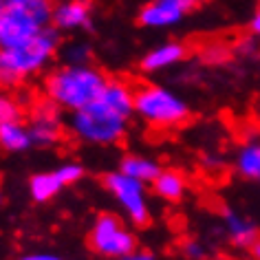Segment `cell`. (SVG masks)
<instances>
[{
    "mask_svg": "<svg viewBox=\"0 0 260 260\" xmlns=\"http://www.w3.org/2000/svg\"><path fill=\"white\" fill-rule=\"evenodd\" d=\"M106 84L108 80L104 73L90 64H64L53 73H49L44 90L49 100L55 102L60 108L75 113L80 108L90 106L102 95Z\"/></svg>",
    "mask_w": 260,
    "mask_h": 260,
    "instance_id": "1",
    "label": "cell"
},
{
    "mask_svg": "<svg viewBox=\"0 0 260 260\" xmlns=\"http://www.w3.org/2000/svg\"><path fill=\"white\" fill-rule=\"evenodd\" d=\"M60 47V29L44 27L34 40L22 47L0 49V88H11L31 77L53 60Z\"/></svg>",
    "mask_w": 260,
    "mask_h": 260,
    "instance_id": "2",
    "label": "cell"
},
{
    "mask_svg": "<svg viewBox=\"0 0 260 260\" xmlns=\"http://www.w3.org/2000/svg\"><path fill=\"white\" fill-rule=\"evenodd\" d=\"M53 20L49 0H11L0 9V49L22 47Z\"/></svg>",
    "mask_w": 260,
    "mask_h": 260,
    "instance_id": "3",
    "label": "cell"
},
{
    "mask_svg": "<svg viewBox=\"0 0 260 260\" xmlns=\"http://www.w3.org/2000/svg\"><path fill=\"white\" fill-rule=\"evenodd\" d=\"M69 128L84 144L110 146V144H117L126 135L128 117L115 113L104 102L95 100L90 106L80 108L71 115Z\"/></svg>",
    "mask_w": 260,
    "mask_h": 260,
    "instance_id": "4",
    "label": "cell"
},
{
    "mask_svg": "<svg viewBox=\"0 0 260 260\" xmlns=\"http://www.w3.org/2000/svg\"><path fill=\"white\" fill-rule=\"evenodd\" d=\"M135 113L148 126L174 128L187 119L190 108L183 97L172 93L170 88L157 86V84H144L135 90Z\"/></svg>",
    "mask_w": 260,
    "mask_h": 260,
    "instance_id": "5",
    "label": "cell"
},
{
    "mask_svg": "<svg viewBox=\"0 0 260 260\" xmlns=\"http://www.w3.org/2000/svg\"><path fill=\"white\" fill-rule=\"evenodd\" d=\"M88 243H90V249L97 256L108 258V260H121L130 251L137 249L135 234L115 214H100L95 218Z\"/></svg>",
    "mask_w": 260,
    "mask_h": 260,
    "instance_id": "6",
    "label": "cell"
},
{
    "mask_svg": "<svg viewBox=\"0 0 260 260\" xmlns=\"http://www.w3.org/2000/svg\"><path fill=\"white\" fill-rule=\"evenodd\" d=\"M104 185L113 194V199L119 203L123 214L133 220L135 225L144 227L150 223V205H148L146 183L139 179H133L121 170L110 172L104 177Z\"/></svg>",
    "mask_w": 260,
    "mask_h": 260,
    "instance_id": "7",
    "label": "cell"
},
{
    "mask_svg": "<svg viewBox=\"0 0 260 260\" xmlns=\"http://www.w3.org/2000/svg\"><path fill=\"white\" fill-rule=\"evenodd\" d=\"M60 106L55 102H38L34 110H31V119H29V133L34 146L49 148L60 141L62 135V113Z\"/></svg>",
    "mask_w": 260,
    "mask_h": 260,
    "instance_id": "8",
    "label": "cell"
},
{
    "mask_svg": "<svg viewBox=\"0 0 260 260\" xmlns=\"http://www.w3.org/2000/svg\"><path fill=\"white\" fill-rule=\"evenodd\" d=\"M199 5V0H152L139 14V22L150 29L172 27L183 20L185 14Z\"/></svg>",
    "mask_w": 260,
    "mask_h": 260,
    "instance_id": "9",
    "label": "cell"
},
{
    "mask_svg": "<svg viewBox=\"0 0 260 260\" xmlns=\"http://www.w3.org/2000/svg\"><path fill=\"white\" fill-rule=\"evenodd\" d=\"M55 29L60 31H77L90 24V7L84 0H71L62 3L60 7L53 9V20Z\"/></svg>",
    "mask_w": 260,
    "mask_h": 260,
    "instance_id": "10",
    "label": "cell"
},
{
    "mask_svg": "<svg viewBox=\"0 0 260 260\" xmlns=\"http://www.w3.org/2000/svg\"><path fill=\"white\" fill-rule=\"evenodd\" d=\"M97 100L110 106L115 113L128 117V119L135 113V88L121 80H108L106 88L102 90V95Z\"/></svg>",
    "mask_w": 260,
    "mask_h": 260,
    "instance_id": "11",
    "label": "cell"
},
{
    "mask_svg": "<svg viewBox=\"0 0 260 260\" xmlns=\"http://www.w3.org/2000/svg\"><path fill=\"white\" fill-rule=\"evenodd\" d=\"M223 220H225L227 236H230V240L236 247H251L258 240V227L247 216L234 212L232 207H225L223 210Z\"/></svg>",
    "mask_w": 260,
    "mask_h": 260,
    "instance_id": "12",
    "label": "cell"
},
{
    "mask_svg": "<svg viewBox=\"0 0 260 260\" xmlns=\"http://www.w3.org/2000/svg\"><path fill=\"white\" fill-rule=\"evenodd\" d=\"M185 57V47L179 42H166L161 47L152 49L144 60H141V69L148 73H157V71L170 69L174 64H179Z\"/></svg>",
    "mask_w": 260,
    "mask_h": 260,
    "instance_id": "13",
    "label": "cell"
},
{
    "mask_svg": "<svg viewBox=\"0 0 260 260\" xmlns=\"http://www.w3.org/2000/svg\"><path fill=\"white\" fill-rule=\"evenodd\" d=\"M34 146L29 126H24L20 119L0 123V148L7 152H24Z\"/></svg>",
    "mask_w": 260,
    "mask_h": 260,
    "instance_id": "14",
    "label": "cell"
},
{
    "mask_svg": "<svg viewBox=\"0 0 260 260\" xmlns=\"http://www.w3.org/2000/svg\"><path fill=\"white\" fill-rule=\"evenodd\" d=\"M119 170H121L123 174H128V177H133V179L144 181V183H152V181L161 174V166L157 164V161L148 159V157H139V154H128V157L121 159Z\"/></svg>",
    "mask_w": 260,
    "mask_h": 260,
    "instance_id": "15",
    "label": "cell"
},
{
    "mask_svg": "<svg viewBox=\"0 0 260 260\" xmlns=\"http://www.w3.org/2000/svg\"><path fill=\"white\" fill-rule=\"evenodd\" d=\"M154 194L164 201H179L185 194V177L177 170H161V174L152 181Z\"/></svg>",
    "mask_w": 260,
    "mask_h": 260,
    "instance_id": "16",
    "label": "cell"
},
{
    "mask_svg": "<svg viewBox=\"0 0 260 260\" xmlns=\"http://www.w3.org/2000/svg\"><path fill=\"white\" fill-rule=\"evenodd\" d=\"M62 187L64 185L60 183L55 172H38L29 181V192L36 203H47V201L55 199Z\"/></svg>",
    "mask_w": 260,
    "mask_h": 260,
    "instance_id": "17",
    "label": "cell"
},
{
    "mask_svg": "<svg viewBox=\"0 0 260 260\" xmlns=\"http://www.w3.org/2000/svg\"><path fill=\"white\" fill-rule=\"evenodd\" d=\"M236 170L245 179H260V144H245L236 154Z\"/></svg>",
    "mask_w": 260,
    "mask_h": 260,
    "instance_id": "18",
    "label": "cell"
},
{
    "mask_svg": "<svg viewBox=\"0 0 260 260\" xmlns=\"http://www.w3.org/2000/svg\"><path fill=\"white\" fill-rule=\"evenodd\" d=\"M20 115H22L20 104H18L11 95L5 93V90H0V123L16 121V119H20Z\"/></svg>",
    "mask_w": 260,
    "mask_h": 260,
    "instance_id": "19",
    "label": "cell"
},
{
    "mask_svg": "<svg viewBox=\"0 0 260 260\" xmlns=\"http://www.w3.org/2000/svg\"><path fill=\"white\" fill-rule=\"evenodd\" d=\"M53 172L57 174V179H60L62 185H73L84 177V168L80 164H75V161H67V164H62Z\"/></svg>",
    "mask_w": 260,
    "mask_h": 260,
    "instance_id": "20",
    "label": "cell"
},
{
    "mask_svg": "<svg viewBox=\"0 0 260 260\" xmlns=\"http://www.w3.org/2000/svg\"><path fill=\"white\" fill-rule=\"evenodd\" d=\"M90 57V49L88 44L84 42H71L67 49H64V60L67 64H88Z\"/></svg>",
    "mask_w": 260,
    "mask_h": 260,
    "instance_id": "21",
    "label": "cell"
},
{
    "mask_svg": "<svg viewBox=\"0 0 260 260\" xmlns=\"http://www.w3.org/2000/svg\"><path fill=\"white\" fill-rule=\"evenodd\" d=\"M181 251H183L185 258L190 260H203L205 258V245H201L199 240H185L181 245Z\"/></svg>",
    "mask_w": 260,
    "mask_h": 260,
    "instance_id": "22",
    "label": "cell"
},
{
    "mask_svg": "<svg viewBox=\"0 0 260 260\" xmlns=\"http://www.w3.org/2000/svg\"><path fill=\"white\" fill-rule=\"evenodd\" d=\"M18 260H62V256H57V253H47V251H38V253H27V256H22Z\"/></svg>",
    "mask_w": 260,
    "mask_h": 260,
    "instance_id": "23",
    "label": "cell"
},
{
    "mask_svg": "<svg viewBox=\"0 0 260 260\" xmlns=\"http://www.w3.org/2000/svg\"><path fill=\"white\" fill-rule=\"evenodd\" d=\"M121 260H157V258H154L150 251H146V249H135V251H130L128 256H123Z\"/></svg>",
    "mask_w": 260,
    "mask_h": 260,
    "instance_id": "24",
    "label": "cell"
},
{
    "mask_svg": "<svg viewBox=\"0 0 260 260\" xmlns=\"http://www.w3.org/2000/svg\"><path fill=\"white\" fill-rule=\"evenodd\" d=\"M251 31H253V36L260 38V7L256 9V14L251 18Z\"/></svg>",
    "mask_w": 260,
    "mask_h": 260,
    "instance_id": "25",
    "label": "cell"
},
{
    "mask_svg": "<svg viewBox=\"0 0 260 260\" xmlns=\"http://www.w3.org/2000/svg\"><path fill=\"white\" fill-rule=\"evenodd\" d=\"M251 253H253V260H260V238L251 245Z\"/></svg>",
    "mask_w": 260,
    "mask_h": 260,
    "instance_id": "26",
    "label": "cell"
},
{
    "mask_svg": "<svg viewBox=\"0 0 260 260\" xmlns=\"http://www.w3.org/2000/svg\"><path fill=\"white\" fill-rule=\"evenodd\" d=\"M3 5H5V0H0V9H3Z\"/></svg>",
    "mask_w": 260,
    "mask_h": 260,
    "instance_id": "27",
    "label": "cell"
},
{
    "mask_svg": "<svg viewBox=\"0 0 260 260\" xmlns=\"http://www.w3.org/2000/svg\"><path fill=\"white\" fill-rule=\"evenodd\" d=\"M0 201H3V194H0Z\"/></svg>",
    "mask_w": 260,
    "mask_h": 260,
    "instance_id": "28",
    "label": "cell"
},
{
    "mask_svg": "<svg viewBox=\"0 0 260 260\" xmlns=\"http://www.w3.org/2000/svg\"><path fill=\"white\" fill-rule=\"evenodd\" d=\"M5 3H11V0H5Z\"/></svg>",
    "mask_w": 260,
    "mask_h": 260,
    "instance_id": "29",
    "label": "cell"
}]
</instances>
